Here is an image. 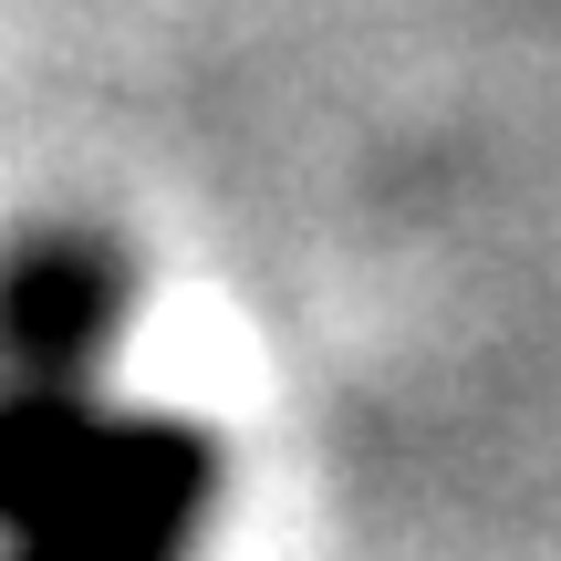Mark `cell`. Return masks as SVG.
Instances as JSON below:
<instances>
[{
	"label": "cell",
	"mask_w": 561,
	"mask_h": 561,
	"mask_svg": "<svg viewBox=\"0 0 561 561\" xmlns=\"http://www.w3.org/2000/svg\"><path fill=\"white\" fill-rule=\"evenodd\" d=\"M125 261L42 229L0 261V561H187L219 510V447L104 396Z\"/></svg>",
	"instance_id": "1"
}]
</instances>
